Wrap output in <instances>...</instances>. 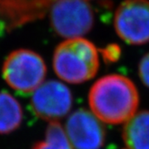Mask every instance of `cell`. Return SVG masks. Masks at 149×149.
<instances>
[{
  "mask_svg": "<svg viewBox=\"0 0 149 149\" xmlns=\"http://www.w3.org/2000/svg\"><path fill=\"white\" fill-rule=\"evenodd\" d=\"M45 136V140L38 142L33 149H74L65 130L57 121L48 125Z\"/></svg>",
  "mask_w": 149,
  "mask_h": 149,
  "instance_id": "11",
  "label": "cell"
},
{
  "mask_svg": "<svg viewBox=\"0 0 149 149\" xmlns=\"http://www.w3.org/2000/svg\"><path fill=\"white\" fill-rule=\"evenodd\" d=\"M117 34L127 43L143 45L149 42V0H124L114 15Z\"/></svg>",
  "mask_w": 149,
  "mask_h": 149,
  "instance_id": "5",
  "label": "cell"
},
{
  "mask_svg": "<svg viewBox=\"0 0 149 149\" xmlns=\"http://www.w3.org/2000/svg\"><path fill=\"white\" fill-rule=\"evenodd\" d=\"M100 66L98 50L84 38L68 39L58 45L53 54L57 76L69 84H81L92 79Z\"/></svg>",
  "mask_w": 149,
  "mask_h": 149,
  "instance_id": "2",
  "label": "cell"
},
{
  "mask_svg": "<svg viewBox=\"0 0 149 149\" xmlns=\"http://www.w3.org/2000/svg\"><path fill=\"white\" fill-rule=\"evenodd\" d=\"M138 74L143 84L149 88V53L141 58L138 66Z\"/></svg>",
  "mask_w": 149,
  "mask_h": 149,
  "instance_id": "12",
  "label": "cell"
},
{
  "mask_svg": "<svg viewBox=\"0 0 149 149\" xmlns=\"http://www.w3.org/2000/svg\"><path fill=\"white\" fill-rule=\"evenodd\" d=\"M104 52H105L104 58L106 59H108L109 61H114L118 59V58L120 57V47L117 45H109L104 49Z\"/></svg>",
  "mask_w": 149,
  "mask_h": 149,
  "instance_id": "13",
  "label": "cell"
},
{
  "mask_svg": "<svg viewBox=\"0 0 149 149\" xmlns=\"http://www.w3.org/2000/svg\"><path fill=\"white\" fill-rule=\"evenodd\" d=\"M56 0H0V27L12 29L41 17Z\"/></svg>",
  "mask_w": 149,
  "mask_h": 149,
  "instance_id": "8",
  "label": "cell"
},
{
  "mask_svg": "<svg viewBox=\"0 0 149 149\" xmlns=\"http://www.w3.org/2000/svg\"><path fill=\"white\" fill-rule=\"evenodd\" d=\"M127 149H149V111L136 113L122 131Z\"/></svg>",
  "mask_w": 149,
  "mask_h": 149,
  "instance_id": "9",
  "label": "cell"
},
{
  "mask_svg": "<svg viewBox=\"0 0 149 149\" xmlns=\"http://www.w3.org/2000/svg\"><path fill=\"white\" fill-rule=\"evenodd\" d=\"M88 102L93 113L102 122L121 124L136 113L139 94L130 78L112 74L101 77L93 84Z\"/></svg>",
  "mask_w": 149,
  "mask_h": 149,
  "instance_id": "1",
  "label": "cell"
},
{
  "mask_svg": "<svg viewBox=\"0 0 149 149\" xmlns=\"http://www.w3.org/2000/svg\"><path fill=\"white\" fill-rule=\"evenodd\" d=\"M73 96L64 84L49 80L44 82L33 92L31 100V110L38 118L57 121L68 114L72 108Z\"/></svg>",
  "mask_w": 149,
  "mask_h": 149,
  "instance_id": "6",
  "label": "cell"
},
{
  "mask_svg": "<svg viewBox=\"0 0 149 149\" xmlns=\"http://www.w3.org/2000/svg\"><path fill=\"white\" fill-rule=\"evenodd\" d=\"M49 18L55 33L68 40L81 38L94 24L93 8L84 0H56L50 6Z\"/></svg>",
  "mask_w": 149,
  "mask_h": 149,
  "instance_id": "4",
  "label": "cell"
},
{
  "mask_svg": "<svg viewBox=\"0 0 149 149\" xmlns=\"http://www.w3.org/2000/svg\"><path fill=\"white\" fill-rule=\"evenodd\" d=\"M2 74L8 86L27 94L33 93L44 83L47 67L38 53L21 49L11 52L5 59Z\"/></svg>",
  "mask_w": 149,
  "mask_h": 149,
  "instance_id": "3",
  "label": "cell"
},
{
  "mask_svg": "<svg viewBox=\"0 0 149 149\" xmlns=\"http://www.w3.org/2000/svg\"><path fill=\"white\" fill-rule=\"evenodd\" d=\"M23 121V110L19 102L10 93L0 92V134L16 130Z\"/></svg>",
  "mask_w": 149,
  "mask_h": 149,
  "instance_id": "10",
  "label": "cell"
},
{
  "mask_svg": "<svg viewBox=\"0 0 149 149\" xmlns=\"http://www.w3.org/2000/svg\"><path fill=\"white\" fill-rule=\"evenodd\" d=\"M65 131L74 149H101L105 142L102 122L86 109H78L68 117Z\"/></svg>",
  "mask_w": 149,
  "mask_h": 149,
  "instance_id": "7",
  "label": "cell"
}]
</instances>
